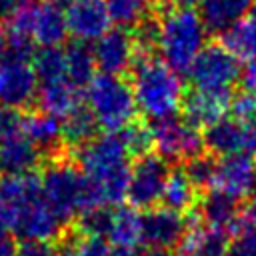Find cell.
<instances>
[{"label":"cell","instance_id":"obj_32","mask_svg":"<svg viewBox=\"0 0 256 256\" xmlns=\"http://www.w3.org/2000/svg\"><path fill=\"white\" fill-rule=\"evenodd\" d=\"M110 222H112V210L108 206H96L78 212L72 226L80 236L104 238L110 232Z\"/></svg>","mask_w":256,"mask_h":256},{"label":"cell","instance_id":"obj_46","mask_svg":"<svg viewBox=\"0 0 256 256\" xmlns=\"http://www.w3.org/2000/svg\"><path fill=\"white\" fill-rule=\"evenodd\" d=\"M24 2H32V0H0V6H4V8H8V10H12V8H16V6L24 4Z\"/></svg>","mask_w":256,"mask_h":256},{"label":"cell","instance_id":"obj_5","mask_svg":"<svg viewBox=\"0 0 256 256\" xmlns=\"http://www.w3.org/2000/svg\"><path fill=\"white\" fill-rule=\"evenodd\" d=\"M188 78L194 90L232 94V86L240 80V60L222 44L204 46L188 68Z\"/></svg>","mask_w":256,"mask_h":256},{"label":"cell","instance_id":"obj_2","mask_svg":"<svg viewBox=\"0 0 256 256\" xmlns=\"http://www.w3.org/2000/svg\"><path fill=\"white\" fill-rule=\"evenodd\" d=\"M208 28L194 8L166 6L158 12V46L162 62L174 72L186 74L206 46Z\"/></svg>","mask_w":256,"mask_h":256},{"label":"cell","instance_id":"obj_29","mask_svg":"<svg viewBox=\"0 0 256 256\" xmlns=\"http://www.w3.org/2000/svg\"><path fill=\"white\" fill-rule=\"evenodd\" d=\"M160 202L164 208H170V210L180 212V214H184L196 206V188L190 182V178L186 176L184 168L170 170Z\"/></svg>","mask_w":256,"mask_h":256},{"label":"cell","instance_id":"obj_21","mask_svg":"<svg viewBox=\"0 0 256 256\" xmlns=\"http://www.w3.org/2000/svg\"><path fill=\"white\" fill-rule=\"evenodd\" d=\"M222 46L238 60L256 64V8L248 10L240 20L220 34Z\"/></svg>","mask_w":256,"mask_h":256},{"label":"cell","instance_id":"obj_34","mask_svg":"<svg viewBox=\"0 0 256 256\" xmlns=\"http://www.w3.org/2000/svg\"><path fill=\"white\" fill-rule=\"evenodd\" d=\"M34 20H36V2H24V4H20V6H16L8 12L6 22H4L6 34H10V36H32Z\"/></svg>","mask_w":256,"mask_h":256},{"label":"cell","instance_id":"obj_18","mask_svg":"<svg viewBox=\"0 0 256 256\" xmlns=\"http://www.w3.org/2000/svg\"><path fill=\"white\" fill-rule=\"evenodd\" d=\"M198 214L204 224L226 232H238V226L242 224L240 200L220 190H210L206 196H202V200L198 202Z\"/></svg>","mask_w":256,"mask_h":256},{"label":"cell","instance_id":"obj_24","mask_svg":"<svg viewBox=\"0 0 256 256\" xmlns=\"http://www.w3.org/2000/svg\"><path fill=\"white\" fill-rule=\"evenodd\" d=\"M34 42L40 46H58L68 36L64 10L48 0L36 2V20H34Z\"/></svg>","mask_w":256,"mask_h":256},{"label":"cell","instance_id":"obj_4","mask_svg":"<svg viewBox=\"0 0 256 256\" xmlns=\"http://www.w3.org/2000/svg\"><path fill=\"white\" fill-rule=\"evenodd\" d=\"M42 196L60 222H72L82 208L84 176L74 164L72 152L44 160L40 166Z\"/></svg>","mask_w":256,"mask_h":256},{"label":"cell","instance_id":"obj_27","mask_svg":"<svg viewBox=\"0 0 256 256\" xmlns=\"http://www.w3.org/2000/svg\"><path fill=\"white\" fill-rule=\"evenodd\" d=\"M66 58V78L70 84H74L78 90L88 88V84L96 76V60L94 50L88 46V42L72 40L64 48Z\"/></svg>","mask_w":256,"mask_h":256},{"label":"cell","instance_id":"obj_23","mask_svg":"<svg viewBox=\"0 0 256 256\" xmlns=\"http://www.w3.org/2000/svg\"><path fill=\"white\" fill-rule=\"evenodd\" d=\"M204 150L212 156H230L234 152H242V122L236 118H220L218 122L210 124L202 132Z\"/></svg>","mask_w":256,"mask_h":256},{"label":"cell","instance_id":"obj_15","mask_svg":"<svg viewBox=\"0 0 256 256\" xmlns=\"http://www.w3.org/2000/svg\"><path fill=\"white\" fill-rule=\"evenodd\" d=\"M24 134L40 152L42 162L70 152L62 140L60 118H56L48 112L30 110L28 114H24Z\"/></svg>","mask_w":256,"mask_h":256},{"label":"cell","instance_id":"obj_44","mask_svg":"<svg viewBox=\"0 0 256 256\" xmlns=\"http://www.w3.org/2000/svg\"><path fill=\"white\" fill-rule=\"evenodd\" d=\"M6 48H8V36L4 24H0V62L6 58Z\"/></svg>","mask_w":256,"mask_h":256},{"label":"cell","instance_id":"obj_37","mask_svg":"<svg viewBox=\"0 0 256 256\" xmlns=\"http://www.w3.org/2000/svg\"><path fill=\"white\" fill-rule=\"evenodd\" d=\"M228 256H256V228L254 226H246L236 232V238L230 244Z\"/></svg>","mask_w":256,"mask_h":256},{"label":"cell","instance_id":"obj_1","mask_svg":"<svg viewBox=\"0 0 256 256\" xmlns=\"http://www.w3.org/2000/svg\"><path fill=\"white\" fill-rule=\"evenodd\" d=\"M130 80L138 112L152 122L174 116L182 108L186 94L180 74L152 54L136 50Z\"/></svg>","mask_w":256,"mask_h":256},{"label":"cell","instance_id":"obj_26","mask_svg":"<svg viewBox=\"0 0 256 256\" xmlns=\"http://www.w3.org/2000/svg\"><path fill=\"white\" fill-rule=\"evenodd\" d=\"M256 0H202L200 16L210 32H224L236 20H240L248 10H252Z\"/></svg>","mask_w":256,"mask_h":256},{"label":"cell","instance_id":"obj_31","mask_svg":"<svg viewBox=\"0 0 256 256\" xmlns=\"http://www.w3.org/2000/svg\"><path fill=\"white\" fill-rule=\"evenodd\" d=\"M110 20L118 28H134L154 12V0H106Z\"/></svg>","mask_w":256,"mask_h":256},{"label":"cell","instance_id":"obj_39","mask_svg":"<svg viewBox=\"0 0 256 256\" xmlns=\"http://www.w3.org/2000/svg\"><path fill=\"white\" fill-rule=\"evenodd\" d=\"M16 256H60V252L52 240H22Z\"/></svg>","mask_w":256,"mask_h":256},{"label":"cell","instance_id":"obj_35","mask_svg":"<svg viewBox=\"0 0 256 256\" xmlns=\"http://www.w3.org/2000/svg\"><path fill=\"white\" fill-rule=\"evenodd\" d=\"M184 172L190 178V182L194 184L196 190L200 188H208L212 186L214 180V172H216V158L212 154H198L194 158H190L188 162H184Z\"/></svg>","mask_w":256,"mask_h":256},{"label":"cell","instance_id":"obj_41","mask_svg":"<svg viewBox=\"0 0 256 256\" xmlns=\"http://www.w3.org/2000/svg\"><path fill=\"white\" fill-rule=\"evenodd\" d=\"M240 82L244 92L256 100V64H248V68L240 74Z\"/></svg>","mask_w":256,"mask_h":256},{"label":"cell","instance_id":"obj_38","mask_svg":"<svg viewBox=\"0 0 256 256\" xmlns=\"http://www.w3.org/2000/svg\"><path fill=\"white\" fill-rule=\"evenodd\" d=\"M230 110H232V118H236L238 122H248L250 118L256 116V100L242 90L240 94L232 96Z\"/></svg>","mask_w":256,"mask_h":256},{"label":"cell","instance_id":"obj_12","mask_svg":"<svg viewBox=\"0 0 256 256\" xmlns=\"http://www.w3.org/2000/svg\"><path fill=\"white\" fill-rule=\"evenodd\" d=\"M94 60L96 68L102 70V74L120 76L130 72V66L136 56V44L132 38V32L126 28H110L106 34H102L96 40Z\"/></svg>","mask_w":256,"mask_h":256},{"label":"cell","instance_id":"obj_28","mask_svg":"<svg viewBox=\"0 0 256 256\" xmlns=\"http://www.w3.org/2000/svg\"><path fill=\"white\" fill-rule=\"evenodd\" d=\"M108 238L116 248H134L142 242V214L132 206H120L112 212Z\"/></svg>","mask_w":256,"mask_h":256},{"label":"cell","instance_id":"obj_40","mask_svg":"<svg viewBox=\"0 0 256 256\" xmlns=\"http://www.w3.org/2000/svg\"><path fill=\"white\" fill-rule=\"evenodd\" d=\"M242 150L256 152V116L248 122H242Z\"/></svg>","mask_w":256,"mask_h":256},{"label":"cell","instance_id":"obj_25","mask_svg":"<svg viewBox=\"0 0 256 256\" xmlns=\"http://www.w3.org/2000/svg\"><path fill=\"white\" fill-rule=\"evenodd\" d=\"M98 122L88 104H78L70 114L62 118V140L64 146L74 152L98 136Z\"/></svg>","mask_w":256,"mask_h":256},{"label":"cell","instance_id":"obj_48","mask_svg":"<svg viewBox=\"0 0 256 256\" xmlns=\"http://www.w3.org/2000/svg\"><path fill=\"white\" fill-rule=\"evenodd\" d=\"M138 256H166V252L164 250H154V248H146L142 254H138Z\"/></svg>","mask_w":256,"mask_h":256},{"label":"cell","instance_id":"obj_19","mask_svg":"<svg viewBox=\"0 0 256 256\" xmlns=\"http://www.w3.org/2000/svg\"><path fill=\"white\" fill-rule=\"evenodd\" d=\"M230 100L232 94L194 90L192 94L184 96V118L196 128H208L210 124L226 116V112L230 110Z\"/></svg>","mask_w":256,"mask_h":256},{"label":"cell","instance_id":"obj_8","mask_svg":"<svg viewBox=\"0 0 256 256\" xmlns=\"http://www.w3.org/2000/svg\"><path fill=\"white\" fill-rule=\"evenodd\" d=\"M168 174H170V166L160 154L148 152L136 158L134 166L130 168V182L126 194L130 206L136 210L154 208L162 198V190Z\"/></svg>","mask_w":256,"mask_h":256},{"label":"cell","instance_id":"obj_11","mask_svg":"<svg viewBox=\"0 0 256 256\" xmlns=\"http://www.w3.org/2000/svg\"><path fill=\"white\" fill-rule=\"evenodd\" d=\"M188 230L184 214L170 208H150L142 214V242L146 248L170 250L176 248Z\"/></svg>","mask_w":256,"mask_h":256},{"label":"cell","instance_id":"obj_22","mask_svg":"<svg viewBox=\"0 0 256 256\" xmlns=\"http://www.w3.org/2000/svg\"><path fill=\"white\" fill-rule=\"evenodd\" d=\"M80 102V90L70 84L68 80L46 82L38 86L36 92V106L42 112H48L56 118H64L70 114Z\"/></svg>","mask_w":256,"mask_h":256},{"label":"cell","instance_id":"obj_6","mask_svg":"<svg viewBox=\"0 0 256 256\" xmlns=\"http://www.w3.org/2000/svg\"><path fill=\"white\" fill-rule=\"evenodd\" d=\"M156 154L166 162H188L204 152L202 132L184 116H168L150 124Z\"/></svg>","mask_w":256,"mask_h":256},{"label":"cell","instance_id":"obj_30","mask_svg":"<svg viewBox=\"0 0 256 256\" xmlns=\"http://www.w3.org/2000/svg\"><path fill=\"white\" fill-rule=\"evenodd\" d=\"M32 70L36 74V80H40V84L68 80L64 50H60L58 46H42L32 56Z\"/></svg>","mask_w":256,"mask_h":256},{"label":"cell","instance_id":"obj_45","mask_svg":"<svg viewBox=\"0 0 256 256\" xmlns=\"http://www.w3.org/2000/svg\"><path fill=\"white\" fill-rule=\"evenodd\" d=\"M168 6H188L194 8V4H200L202 0H164Z\"/></svg>","mask_w":256,"mask_h":256},{"label":"cell","instance_id":"obj_14","mask_svg":"<svg viewBox=\"0 0 256 256\" xmlns=\"http://www.w3.org/2000/svg\"><path fill=\"white\" fill-rule=\"evenodd\" d=\"M42 192L36 172L22 176H0V230H14L22 206Z\"/></svg>","mask_w":256,"mask_h":256},{"label":"cell","instance_id":"obj_42","mask_svg":"<svg viewBox=\"0 0 256 256\" xmlns=\"http://www.w3.org/2000/svg\"><path fill=\"white\" fill-rule=\"evenodd\" d=\"M16 242L14 236L8 234V230H0V256H16Z\"/></svg>","mask_w":256,"mask_h":256},{"label":"cell","instance_id":"obj_13","mask_svg":"<svg viewBox=\"0 0 256 256\" xmlns=\"http://www.w3.org/2000/svg\"><path fill=\"white\" fill-rule=\"evenodd\" d=\"M66 26L68 34L74 40H98L102 34L110 30V14L106 0H72L66 10Z\"/></svg>","mask_w":256,"mask_h":256},{"label":"cell","instance_id":"obj_17","mask_svg":"<svg viewBox=\"0 0 256 256\" xmlns=\"http://www.w3.org/2000/svg\"><path fill=\"white\" fill-rule=\"evenodd\" d=\"M176 248L178 256H228L230 232L212 228L204 222H194L188 226Z\"/></svg>","mask_w":256,"mask_h":256},{"label":"cell","instance_id":"obj_3","mask_svg":"<svg viewBox=\"0 0 256 256\" xmlns=\"http://www.w3.org/2000/svg\"><path fill=\"white\" fill-rule=\"evenodd\" d=\"M86 102L98 126L106 132H120L138 114L132 86L122 76L96 74L86 88Z\"/></svg>","mask_w":256,"mask_h":256},{"label":"cell","instance_id":"obj_43","mask_svg":"<svg viewBox=\"0 0 256 256\" xmlns=\"http://www.w3.org/2000/svg\"><path fill=\"white\" fill-rule=\"evenodd\" d=\"M242 218H244L250 226L256 228V188H254L252 194L248 196V202H246V206H244V210H242Z\"/></svg>","mask_w":256,"mask_h":256},{"label":"cell","instance_id":"obj_10","mask_svg":"<svg viewBox=\"0 0 256 256\" xmlns=\"http://www.w3.org/2000/svg\"><path fill=\"white\" fill-rule=\"evenodd\" d=\"M36 74L28 62L4 58L0 62V104L10 108H28L36 100Z\"/></svg>","mask_w":256,"mask_h":256},{"label":"cell","instance_id":"obj_7","mask_svg":"<svg viewBox=\"0 0 256 256\" xmlns=\"http://www.w3.org/2000/svg\"><path fill=\"white\" fill-rule=\"evenodd\" d=\"M72 158L84 176L98 180L122 166H128L130 154L124 146L120 132H106L98 134L94 140L74 150Z\"/></svg>","mask_w":256,"mask_h":256},{"label":"cell","instance_id":"obj_33","mask_svg":"<svg viewBox=\"0 0 256 256\" xmlns=\"http://www.w3.org/2000/svg\"><path fill=\"white\" fill-rule=\"evenodd\" d=\"M120 136L124 140V146H126L128 154L134 156V158H140V156L148 154L154 148L152 130H150L148 124H144L140 120H134L126 128H122L120 130Z\"/></svg>","mask_w":256,"mask_h":256},{"label":"cell","instance_id":"obj_36","mask_svg":"<svg viewBox=\"0 0 256 256\" xmlns=\"http://www.w3.org/2000/svg\"><path fill=\"white\" fill-rule=\"evenodd\" d=\"M24 134V114L16 108L0 104V144Z\"/></svg>","mask_w":256,"mask_h":256},{"label":"cell","instance_id":"obj_20","mask_svg":"<svg viewBox=\"0 0 256 256\" xmlns=\"http://www.w3.org/2000/svg\"><path fill=\"white\" fill-rule=\"evenodd\" d=\"M42 166V156L36 146L26 138V134L0 144V174L2 176H22L34 172Z\"/></svg>","mask_w":256,"mask_h":256},{"label":"cell","instance_id":"obj_9","mask_svg":"<svg viewBox=\"0 0 256 256\" xmlns=\"http://www.w3.org/2000/svg\"><path fill=\"white\" fill-rule=\"evenodd\" d=\"M212 186L236 200L250 196L256 188V160L248 152H234L216 160Z\"/></svg>","mask_w":256,"mask_h":256},{"label":"cell","instance_id":"obj_16","mask_svg":"<svg viewBox=\"0 0 256 256\" xmlns=\"http://www.w3.org/2000/svg\"><path fill=\"white\" fill-rule=\"evenodd\" d=\"M62 222L54 216L50 206L46 204L42 192L32 196L20 210L14 232L24 240H52L62 234Z\"/></svg>","mask_w":256,"mask_h":256},{"label":"cell","instance_id":"obj_47","mask_svg":"<svg viewBox=\"0 0 256 256\" xmlns=\"http://www.w3.org/2000/svg\"><path fill=\"white\" fill-rule=\"evenodd\" d=\"M110 256H138V254H134L130 248H114L110 250Z\"/></svg>","mask_w":256,"mask_h":256}]
</instances>
